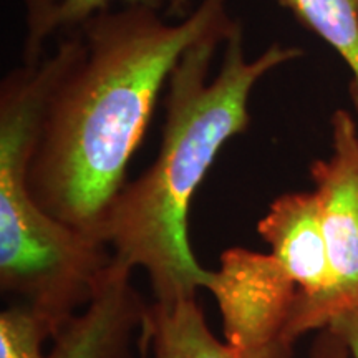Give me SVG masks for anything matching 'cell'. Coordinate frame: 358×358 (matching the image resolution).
<instances>
[{"instance_id": "6da1fadb", "label": "cell", "mask_w": 358, "mask_h": 358, "mask_svg": "<svg viewBox=\"0 0 358 358\" xmlns=\"http://www.w3.org/2000/svg\"><path fill=\"white\" fill-rule=\"evenodd\" d=\"M232 24L227 0H201L178 22L140 7L111 8L85 22L77 30L82 52L48 98L29 161L35 203L101 241L179 58Z\"/></svg>"}, {"instance_id": "7a4b0ae2", "label": "cell", "mask_w": 358, "mask_h": 358, "mask_svg": "<svg viewBox=\"0 0 358 358\" xmlns=\"http://www.w3.org/2000/svg\"><path fill=\"white\" fill-rule=\"evenodd\" d=\"M302 53L272 43L249 58L244 27L234 20L229 30L187 48L173 69L158 156L127 182L100 234L116 261L146 272L156 302L185 301L208 289L214 271L198 262L187 232L192 199L224 145L248 129L257 85Z\"/></svg>"}, {"instance_id": "3957f363", "label": "cell", "mask_w": 358, "mask_h": 358, "mask_svg": "<svg viewBox=\"0 0 358 358\" xmlns=\"http://www.w3.org/2000/svg\"><path fill=\"white\" fill-rule=\"evenodd\" d=\"M82 48L80 32L65 35L0 83V289L55 334L92 302L113 264L108 245L45 213L27 186L45 106Z\"/></svg>"}, {"instance_id": "277c9868", "label": "cell", "mask_w": 358, "mask_h": 358, "mask_svg": "<svg viewBox=\"0 0 358 358\" xmlns=\"http://www.w3.org/2000/svg\"><path fill=\"white\" fill-rule=\"evenodd\" d=\"M134 268L113 257L95 297L55 334L24 303L0 313V358H134L148 308Z\"/></svg>"}, {"instance_id": "5b68a950", "label": "cell", "mask_w": 358, "mask_h": 358, "mask_svg": "<svg viewBox=\"0 0 358 358\" xmlns=\"http://www.w3.org/2000/svg\"><path fill=\"white\" fill-rule=\"evenodd\" d=\"M332 156L310 166L332 285L310 301L297 295L289 322L292 342L325 329L335 315L358 303V128L347 110L332 115Z\"/></svg>"}, {"instance_id": "8992f818", "label": "cell", "mask_w": 358, "mask_h": 358, "mask_svg": "<svg viewBox=\"0 0 358 358\" xmlns=\"http://www.w3.org/2000/svg\"><path fill=\"white\" fill-rule=\"evenodd\" d=\"M208 290L236 358H292L289 322L299 289L272 254L226 249Z\"/></svg>"}, {"instance_id": "52a82bcc", "label": "cell", "mask_w": 358, "mask_h": 358, "mask_svg": "<svg viewBox=\"0 0 358 358\" xmlns=\"http://www.w3.org/2000/svg\"><path fill=\"white\" fill-rule=\"evenodd\" d=\"M257 232L295 282L299 297L310 301L330 289L332 271L315 191L280 194L257 222Z\"/></svg>"}, {"instance_id": "ba28073f", "label": "cell", "mask_w": 358, "mask_h": 358, "mask_svg": "<svg viewBox=\"0 0 358 358\" xmlns=\"http://www.w3.org/2000/svg\"><path fill=\"white\" fill-rule=\"evenodd\" d=\"M141 335L151 358H236L213 334L198 297L173 303L155 301Z\"/></svg>"}, {"instance_id": "9c48e42d", "label": "cell", "mask_w": 358, "mask_h": 358, "mask_svg": "<svg viewBox=\"0 0 358 358\" xmlns=\"http://www.w3.org/2000/svg\"><path fill=\"white\" fill-rule=\"evenodd\" d=\"M174 0H22L25 10L24 64L38 62L52 38L75 34L85 22L115 6L140 7L163 13Z\"/></svg>"}, {"instance_id": "30bf717a", "label": "cell", "mask_w": 358, "mask_h": 358, "mask_svg": "<svg viewBox=\"0 0 358 358\" xmlns=\"http://www.w3.org/2000/svg\"><path fill=\"white\" fill-rule=\"evenodd\" d=\"M342 57L352 73L350 95L358 110V0H275ZM189 0H174L168 15L185 17Z\"/></svg>"}, {"instance_id": "8fae6325", "label": "cell", "mask_w": 358, "mask_h": 358, "mask_svg": "<svg viewBox=\"0 0 358 358\" xmlns=\"http://www.w3.org/2000/svg\"><path fill=\"white\" fill-rule=\"evenodd\" d=\"M327 329L334 330L345 343L350 358H358V303L335 315Z\"/></svg>"}, {"instance_id": "7c38bea8", "label": "cell", "mask_w": 358, "mask_h": 358, "mask_svg": "<svg viewBox=\"0 0 358 358\" xmlns=\"http://www.w3.org/2000/svg\"><path fill=\"white\" fill-rule=\"evenodd\" d=\"M308 358H350L345 343L334 330L322 329L313 338Z\"/></svg>"}]
</instances>
